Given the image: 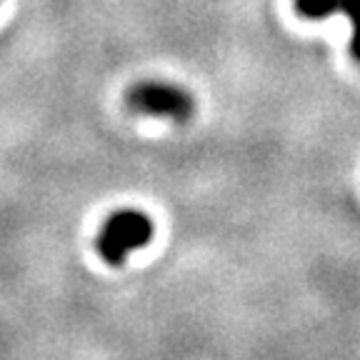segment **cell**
<instances>
[{"mask_svg":"<svg viewBox=\"0 0 360 360\" xmlns=\"http://www.w3.org/2000/svg\"><path fill=\"white\" fill-rule=\"evenodd\" d=\"M295 11L305 18H326L330 13H345L353 22L350 53L360 63V0H295Z\"/></svg>","mask_w":360,"mask_h":360,"instance_id":"3957f363","label":"cell"},{"mask_svg":"<svg viewBox=\"0 0 360 360\" xmlns=\"http://www.w3.org/2000/svg\"><path fill=\"white\" fill-rule=\"evenodd\" d=\"M125 103L133 112L153 115V118H170L175 123H186L193 115V98L188 90L170 83H138L128 90Z\"/></svg>","mask_w":360,"mask_h":360,"instance_id":"7a4b0ae2","label":"cell"},{"mask_svg":"<svg viewBox=\"0 0 360 360\" xmlns=\"http://www.w3.org/2000/svg\"><path fill=\"white\" fill-rule=\"evenodd\" d=\"M153 238V223L141 210H118L103 225L98 236V253L108 265H123L125 255L146 245Z\"/></svg>","mask_w":360,"mask_h":360,"instance_id":"6da1fadb","label":"cell"}]
</instances>
